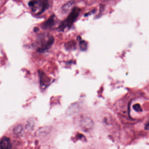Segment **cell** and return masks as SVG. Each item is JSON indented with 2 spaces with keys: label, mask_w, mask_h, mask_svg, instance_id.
<instances>
[{
  "label": "cell",
  "mask_w": 149,
  "mask_h": 149,
  "mask_svg": "<svg viewBox=\"0 0 149 149\" xmlns=\"http://www.w3.org/2000/svg\"><path fill=\"white\" fill-rule=\"evenodd\" d=\"M80 12V9L78 8H73L72 12L70 14L66 20L63 22L62 24L60 26L59 29L61 30H63L67 27H69L71 26L74 22L77 19Z\"/></svg>",
  "instance_id": "3957f363"
},
{
  "label": "cell",
  "mask_w": 149,
  "mask_h": 149,
  "mask_svg": "<svg viewBox=\"0 0 149 149\" xmlns=\"http://www.w3.org/2000/svg\"><path fill=\"white\" fill-rule=\"evenodd\" d=\"M11 148L12 144L9 138L5 137L0 140V149H10Z\"/></svg>",
  "instance_id": "277c9868"
},
{
  "label": "cell",
  "mask_w": 149,
  "mask_h": 149,
  "mask_svg": "<svg viewBox=\"0 0 149 149\" xmlns=\"http://www.w3.org/2000/svg\"><path fill=\"white\" fill-rule=\"evenodd\" d=\"M92 124V122L90 121V119L89 118H85L83 119L81 121V125L83 128H88V127H91V125Z\"/></svg>",
  "instance_id": "5b68a950"
},
{
  "label": "cell",
  "mask_w": 149,
  "mask_h": 149,
  "mask_svg": "<svg viewBox=\"0 0 149 149\" xmlns=\"http://www.w3.org/2000/svg\"><path fill=\"white\" fill-rule=\"evenodd\" d=\"M54 39L51 35L47 33L39 35L36 38L34 47L37 51L43 52L48 49L54 43Z\"/></svg>",
  "instance_id": "6da1fadb"
},
{
  "label": "cell",
  "mask_w": 149,
  "mask_h": 149,
  "mask_svg": "<svg viewBox=\"0 0 149 149\" xmlns=\"http://www.w3.org/2000/svg\"></svg>",
  "instance_id": "30bf717a"
},
{
  "label": "cell",
  "mask_w": 149,
  "mask_h": 149,
  "mask_svg": "<svg viewBox=\"0 0 149 149\" xmlns=\"http://www.w3.org/2000/svg\"><path fill=\"white\" fill-rule=\"evenodd\" d=\"M87 43L85 42L82 41L80 43V47H81V49L83 50H86L87 49Z\"/></svg>",
  "instance_id": "ba28073f"
},
{
  "label": "cell",
  "mask_w": 149,
  "mask_h": 149,
  "mask_svg": "<svg viewBox=\"0 0 149 149\" xmlns=\"http://www.w3.org/2000/svg\"><path fill=\"white\" fill-rule=\"evenodd\" d=\"M74 4V2L73 1H69V2H67L66 4H65L64 6H63L62 8L63 11H64L65 13H67L68 11H69L70 9H71V7H72V6Z\"/></svg>",
  "instance_id": "8992f818"
},
{
  "label": "cell",
  "mask_w": 149,
  "mask_h": 149,
  "mask_svg": "<svg viewBox=\"0 0 149 149\" xmlns=\"http://www.w3.org/2000/svg\"><path fill=\"white\" fill-rule=\"evenodd\" d=\"M54 22V16H53L49 19L47 21L44 26L46 28L50 27L53 26Z\"/></svg>",
  "instance_id": "52a82bcc"
},
{
  "label": "cell",
  "mask_w": 149,
  "mask_h": 149,
  "mask_svg": "<svg viewBox=\"0 0 149 149\" xmlns=\"http://www.w3.org/2000/svg\"><path fill=\"white\" fill-rule=\"evenodd\" d=\"M29 6L36 15H40L47 10L49 7L48 0H30Z\"/></svg>",
  "instance_id": "7a4b0ae2"
},
{
  "label": "cell",
  "mask_w": 149,
  "mask_h": 149,
  "mask_svg": "<svg viewBox=\"0 0 149 149\" xmlns=\"http://www.w3.org/2000/svg\"><path fill=\"white\" fill-rule=\"evenodd\" d=\"M133 108L136 111H142L140 105L138 104H135V105H133Z\"/></svg>",
  "instance_id": "9c48e42d"
}]
</instances>
